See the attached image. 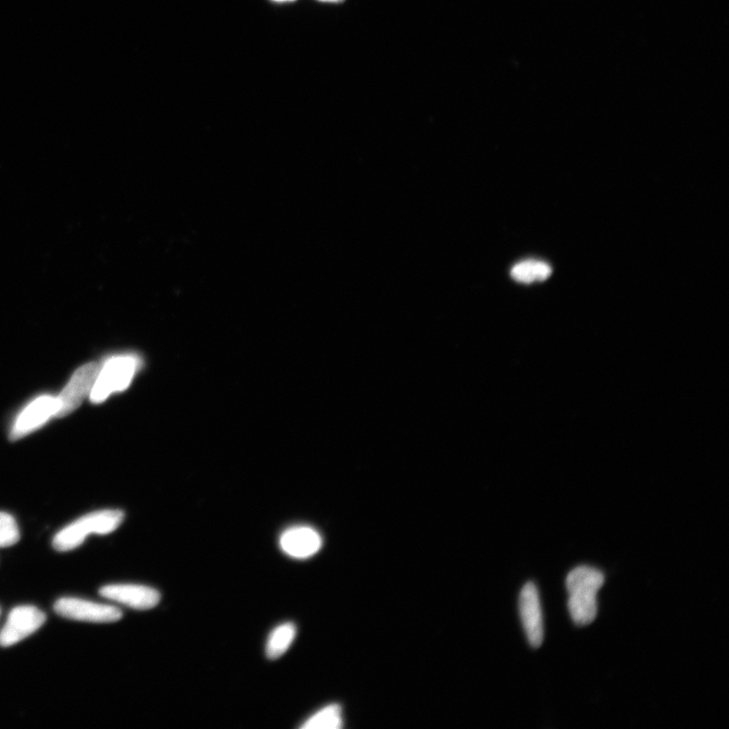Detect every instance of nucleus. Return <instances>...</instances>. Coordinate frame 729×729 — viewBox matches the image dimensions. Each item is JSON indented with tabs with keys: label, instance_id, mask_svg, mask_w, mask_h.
Wrapping results in <instances>:
<instances>
[{
	"label": "nucleus",
	"instance_id": "obj_1",
	"mask_svg": "<svg viewBox=\"0 0 729 729\" xmlns=\"http://www.w3.org/2000/svg\"><path fill=\"white\" fill-rule=\"evenodd\" d=\"M605 583L604 574L591 566H579L566 578L569 609L574 622L586 626L598 615L597 595Z\"/></svg>",
	"mask_w": 729,
	"mask_h": 729
},
{
	"label": "nucleus",
	"instance_id": "obj_2",
	"mask_svg": "<svg viewBox=\"0 0 729 729\" xmlns=\"http://www.w3.org/2000/svg\"><path fill=\"white\" fill-rule=\"evenodd\" d=\"M124 517L120 510H104L81 517L55 535L53 547L59 552L73 550L91 534L107 535L114 532L123 523Z\"/></svg>",
	"mask_w": 729,
	"mask_h": 729
},
{
	"label": "nucleus",
	"instance_id": "obj_3",
	"mask_svg": "<svg viewBox=\"0 0 729 729\" xmlns=\"http://www.w3.org/2000/svg\"><path fill=\"white\" fill-rule=\"evenodd\" d=\"M141 365L134 355H120L108 359L101 365L98 377L91 392V401L104 402L112 393L126 390Z\"/></svg>",
	"mask_w": 729,
	"mask_h": 729
},
{
	"label": "nucleus",
	"instance_id": "obj_4",
	"mask_svg": "<svg viewBox=\"0 0 729 729\" xmlns=\"http://www.w3.org/2000/svg\"><path fill=\"white\" fill-rule=\"evenodd\" d=\"M100 368L101 365L98 363H89L74 372L67 385L57 396L59 404L57 418L72 414L91 395Z\"/></svg>",
	"mask_w": 729,
	"mask_h": 729
},
{
	"label": "nucleus",
	"instance_id": "obj_5",
	"mask_svg": "<svg viewBox=\"0 0 729 729\" xmlns=\"http://www.w3.org/2000/svg\"><path fill=\"white\" fill-rule=\"evenodd\" d=\"M54 611L63 618L93 623H112L123 617L121 610L114 606L75 598L58 600Z\"/></svg>",
	"mask_w": 729,
	"mask_h": 729
},
{
	"label": "nucleus",
	"instance_id": "obj_6",
	"mask_svg": "<svg viewBox=\"0 0 729 729\" xmlns=\"http://www.w3.org/2000/svg\"><path fill=\"white\" fill-rule=\"evenodd\" d=\"M59 404L57 396L41 395L34 399L17 418L11 432L12 440H19L44 426L57 417Z\"/></svg>",
	"mask_w": 729,
	"mask_h": 729
},
{
	"label": "nucleus",
	"instance_id": "obj_7",
	"mask_svg": "<svg viewBox=\"0 0 729 729\" xmlns=\"http://www.w3.org/2000/svg\"><path fill=\"white\" fill-rule=\"evenodd\" d=\"M46 614L33 606L15 608L0 631V646L10 647L29 637L46 622Z\"/></svg>",
	"mask_w": 729,
	"mask_h": 729
},
{
	"label": "nucleus",
	"instance_id": "obj_8",
	"mask_svg": "<svg viewBox=\"0 0 729 729\" xmlns=\"http://www.w3.org/2000/svg\"><path fill=\"white\" fill-rule=\"evenodd\" d=\"M520 615L528 641L538 648L544 640L543 615L537 587L527 583L520 594Z\"/></svg>",
	"mask_w": 729,
	"mask_h": 729
},
{
	"label": "nucleus",
	"instance_id": "obj_9",
	"mask_svg": "<svg viewBox=\"0 0 729 729\" xmlns=\"http://www.w3.org/2000/svg\"><path fill=\"white\" fill-rule=\"evenodd\" d=\"M100 595L136 610L154 608L160 601L158 591L141 585L105 586L100 590Z\"/></svg>",
	"mask_w": 729,
	"mask_h": 729
},
{
	"label": "nucleus",
	"instance_id": "obj_10",
	"mask_svg": "<svg viewBox=\"0 0 729 729\" xmlns=\"http://www.w3.org/2000/svg\"><path fill=\"white\" fill-rule=\"evenodd\" d=\"M282 550L294 558H308L316 554L322 539L319 533L310 527H294L285 531L280 538Z\"/></svg>",
	"mask_w": 729,
	"mask_h": 729
},
{
	"label": "nucleus",
	"instance_id": "obj_11",
	"mask_svg": "<svg viewBox=\"0 0 729 729\" xmlns=\"http://www.w3.org/2000/svg\"><path fill=\"white\" fill-rule=\"evenodd\" d=\"M296 636V627L293 623H285L278 626L271 633L267 643V657L270 660H277L283 656Z\"/></svg>",
	"mask_w": 729,
	"mask_h": 729
},
{
	"label": "nucleus",
	"instance_id": "obj_12",
	"mask_svg": "<svg viewBox=\"0 0 729 729\" xmlns=\"http://www.w3.org/2000/svg\"><path fill=\"white\" fill-rule=\"evenodd\" d=\"M343 727L342 707L332 704L322 708L308 718L303 729H339Z\"/></svg>",
	"mask_w": 729,
	"mask_h": 729
},
{
	"label": "nucleus",
	"instance_id": "obj_13",
	"mask_svg": "<svg viewBox=\"0 0 729 729\" xmlns=\"http://www.w3.org/2000/svg\"><path fill=\"white\" fill-rule=\"evenodd\" d=\"M551 267L539 261H525L516 265L512 270V277L524 284H531L535 281H544L550 277Z\"/></svg>",
	"mask_w": 729,
	"mask_h": 729
},
{
	"label": "nucleus",
	"instance_id": "obj_14",
	"mask_svg": "<svg viewBox=\"0 0 729 729\" xmlns=\"http://www.w3.org/2000/svg\"><path fill=\"white\" fill-rule=\"evenodd\" d=\"M21 535L15 518L0 512V548L11 547L20 541Z\"/></svg>",
	"mask_w": 729,
	"mask_h": 729
},
{
	"label": "nucleus",
	"instance_id": "obj_15",
	"mask_svg": "<svg viewBox=\"0 0 729 729\" xmlns=\"http://www.w3.org/2000/svg\"><path fill=\"white\" fill-rule=\"evenodd\" d=\"M320 2L340 3V2H343V0H320Z\"/></svg>",
	"mask_w": 729,
	"mask_h": 729
},
{
	"label": "nucleus",
	"instance_id": "obj_16",
	"mask_svg": "<svg viewBox=\"0 0 729 729\" xmlns=\"http://www.w3.org/2000/svg\"><path fill=\"white\" fill-rule=\"evenodd\" d=\"M276 2H292V0H276Z\"/></svg>",
	"mask_w": 729,
	"mask_h": 729
}]
</instances>
